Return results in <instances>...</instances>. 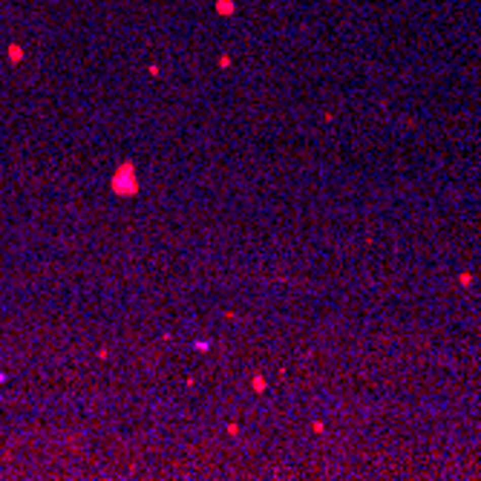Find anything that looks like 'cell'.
<instances>
[{"label": "cell", "instance_id": "6da1fadb", "mask_svg": "<svg viewBox=\"0 0 481 481\" xmlns=\"http://www.w3.org/2000/svg\"><path fill=\"white\" fill-rule=\"evenodd\" d=\"M0 381H3V374H0Z\"/></svg>", "mask_w": 481, "mask_h": 481}]
</instances>
